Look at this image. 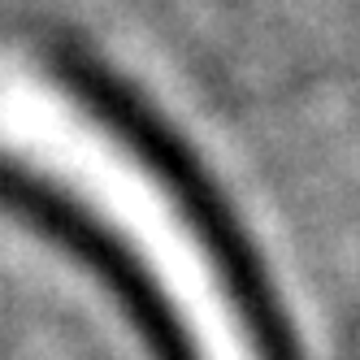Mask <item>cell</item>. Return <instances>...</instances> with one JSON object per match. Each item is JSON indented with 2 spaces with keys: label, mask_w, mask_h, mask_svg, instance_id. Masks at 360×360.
I'll use <instances>...</instances> for the list:
<instances>
[{
  "label": "cell",
  "mask_w": 360,
  "mask_h": 360,
  "mask_svg": "<svg viewBox=\"0 0 360 360\" xmlns=\"http://www.w3.org/2000/svg\"><path fill=\"white\" fill-rule=\"evenodd\" d=\"M0 157L65 195L126 252L191 360H274L217 248L148 152L39 65H0Z\"/></svg>",
  "instance_id": "6da1fadb"
}]
</instances>
